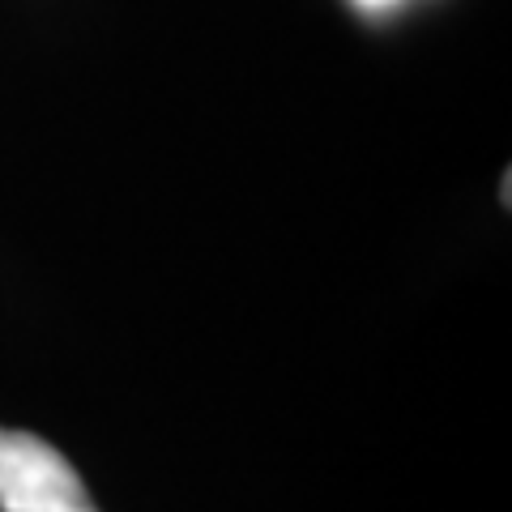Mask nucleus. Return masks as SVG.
Segmentation results:
<instances>
[{"label":"nucleus","mask_w":512,"mask_h":512,"mask_svg":"<svg viewBox=\"0 0 512 512\" xmlns=\"http://www.w3.org/2000/svg\"><path fill=\"white\" fill-rule=\"evenodd\" d=\"M359 5H372V9H380V5H393V0H359Z\"/></svg>","instance_id":"nucleus-2"},{"label":"nucleus","mask_w":512,"mask_h":512,"mask_svg":"<svg viewBox=\"0 0 512 512\" xmlns=\"http://www.w3.org/2000/svg\"><path fill=\"white\" fill-rule=\"evenodd\" d=\"M0 512H94V504L60 448L0 427Z\"/></svg>","instance_id":"nucleus-1"}]
</instances>
